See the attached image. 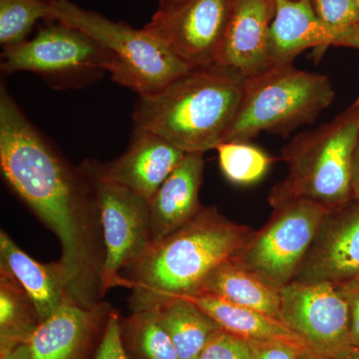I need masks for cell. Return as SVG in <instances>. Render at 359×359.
Segmentation results:
<instances>
[{
    "mask_svg": "<svg viewBox=\"0 0 359 359\" xmlns=\"http://www.w3.org/2000/svg\"><path fill=\"white\" fill-rule=\"evenodd\" d=\"M0 166L6 183L58 238L59 261L75 304L98 308L105 259L102 226L93 187L30 122L0 139Z\"/></svg>",
    "mask_w": 359,
    "mask_h": 359,
    "instance_id": "obj_1",
    "label": "cell"
},
{
    "mask_svg": "<svg viewBox=\"0 0 359 359\" xmlns=\"http://www.w3.org/2000/svg\"><path fill=\"white\" fill-rule=\"evenodd\" d=\"M255 231L226 218L216 207L201 208L192 219L162 240L120 276L132 290L133 313L156 309L168 299L199 294L205 276L249 244Z\"/></svg>",
    "mask_w": 359,
    "mask_h": 359,
    "instance_id": "obj_2",
    "label": "cell"
},
{
    "mask_svg": "<svg viewBox=\"0 0 359 359\" xmlns=\"http://www.w3.org/2000/svg\"><path fill=\"white\" fill-rule=\"evenodd\" d=\"M244 81V75L229 66L193 68L157 93L140 96L134 127L159 135L186 154H205L223 142Z\"/></svg>",
    "mask_w": 359,
    "mask_h": 359,
    "instance_id": "obj_3",
    "label": "cell"
},
{
    "mask_svg": "<svg viewBox=\"0 0 359 359\" xmlns=\"http://www.w3.org/2000/svg\"><path fill=\"white\" fill-rule=\"evenodd\" d=\"M359 140V98L334 119L297 135L282 150L287 175L271 189V207L295 199L334 210L353 200V161Z\"/></svg>",
    "mask_w": 359,
    "mask_h": 359,
    "instance_id": "obj_4",
    "label": "cell"
},
{
    "mask_svg": "<svg viewBox=\"0 0 359 359\" xmlns=\"http://www.w3.org/2000/svg\"><path fill=\"white\" fill-rule=\"evenodd\" d=\"M335 91L325 75L275 65L245 77L242 99L223 142H250L262 132L287 136L311 124L334 102Z\"/></svg>",
    "mask_w": 359,
    "mask_h": 359,
    "instance_id": "obj_5",
    "label": "cell"
},
{
    "mask_svg": "<svg viewBox=\"0 0 359 359\" xmlns=\"http://www.w3.org/2000/svg\"><path fill=\"white\" fill-rule=\"evenodd\" d=\"M49 15L93 39L109 58L112 79L139 96L157 93L192 69L145 27L108 20L69 0H49Z\"/></svg>",
    "mask_w": 359,
    "mask_h": 359,
    "instance_id": "obj_6",
    "label": "cell"
},
{
    "mask_svg": "<svg viewBox=\"0 0 359 359\" xmlns=\"http://www.w3.org/2000/svg\"><path fill=\"white\" fill-rule=\"evenodd\" d=\"M95 193L102 226L105 259L101 273L103 294L117 285L122 269L128 268L152 244L149 202L105 176L98 161L80 166Z\"/></svg>",
    "mask_w": 359,
    "mask_h": 359,
    "instance_id": "obj_7",
    "label": "cell"
},
{
    "mask_svg": "<svg viewBox=\"0 0 359 359\" xmlns=\"http://www.w3.org/2000/svg\"><path fill=\"white\" fill-rule=\"evenodd\" d=\"M268 223L255 231L238 255L241 261L278 289L294 280L330 210L304 199L273 205Z\"/></svg>",
    "mask_w": 359,
    "mask_h": 359,
    "instance_id": "obj_8",
    "label": "cell"
},
{
    "mask_svg": "<svg viewBox=\"0 0 359 359\" xmlns=\"http://www.w3.org/2000/svg\"><path fill=\"white\" fill-rule=\"evenodd\" d=\"M230 11V0L161 1L145 28L189 67H205L218 63Z\"/></svg>",
    "mask_w": 359,
    "mask_h": 359,
    "instance_id": "obj_9",
    "label": "cell"
},
{
    "mask_svg": "<svg viewBox=\"0 0 359 359\" xmlns=\"http://www.w3.org/2000/svg\"><path fill=\"white\" fill-rule=\"evenodd\" d=\"M282 321L316 354L351 346L348 301L339 283L292 280L280 289Z\"/></svg>",
    "mask_w": 359,
    "mask_h": 359,
    "instance_id": "obj_10",
    "label": "cell"
},
{
    "mask_svg": "<svg viewBox=\"0 0 359 359\" xmlns=\"http://www.w3.org/2000/svg\"><path fill=\"white\" fill-rule=\"evenodd\" d=\"M56 22L41 28L32 39L4 48L2 72L29 71L62 77L109 71V58L93 39L76 28Z\"/></svg>",
    "mask_w": 359,
    "mask_h": 359,
    "instance_id": "obj_11",
    "label": "cell"
},
{
    "mask_svg": "<svg viewBox=\"0 0 359 359\" xmlns=\"http://www.w3.org/2000/svg\"><path fill=\"white\" fill-rule=\"evenodd\" d=\"M359 278V199L323 217L294 280L344 283Z\"/></svg>",
    "mask_w": 359,
    "mask_h": 359,
    "instance_id": "obj_12",
    "label": "cell"
},
{
    "mask_svg": "<svg viewBox=\"0 0 359 359\" xmlns=\"http://www.w3.org/2000/svg\"><path fill=\"white\" fill-rule=\"evenodd\" d=\"M230 18L217 65L233 68L245 77L254 76L271 67L269 35L276 0H230Z\"/></svg>",
    "mask_w": 359,
    "mask_h": 359,
    "instance_id": "obj_13",
    "label": "cell"
},
{
    "mask_svg": "<svg viewBox=\"0 0 359 359\" xmlns=\"http://www.w3.org/2000/svg\"><path fill=\"white\" fill-rule=\"evenodd\" d=\"M185 154L159 135L134 127L126 152L98 166L107 178L149 202Z\"/></svg>",
    "mask_w": 359,
    "mask_h": 359,
    "instance_id": "obj_14",
    "label": "cell"
},
{
    "mask_svg": "<svg viewBox=\"0 0 359 359\" xmlns=\"http://www.w3.org/2000/svg\"><path fill=\"white\" fill-rule=\"evenodd\" d=\"M204 153H187L149 201L152 243L183 226L200 211Z\"/></svg>",
    "mask_w": 359,
    "mask_h": 359,
    "instance_id": "obj_15",
    "label": "cell"
},
{
    "mask_svg": "<svg viewBox=\"0 0 359 359\" xmlns=\"http://www.w3.org/2000/svg\"><path fill=\"white\" fill-rule=\"evenodd\" d=\"M334 44V34L318 20L309 0H276L269 35L271 66L292 65L302 52Z\"/></svg>",
    "mask_w": 359,
    "mask_h": 359,
    "instance_id": "obj_16",
    "label": "cell"
},
{
    "mask_svg": "<svg viewBox=\"0 0 359 359\" xmlns=\"http://www.w3.org/2000/svg\"><path fill=\"white\" fill-rule=\"evenodd\" d=\"M100 318L99 306L86 309L73 302L62 304L30 337L33 359H84Z\"/></svg>",
    "mask_w": 359,
    "mask_h": 359,
    "instance_id": "obj_17",
    "label": "cell"
},
{
    "mask_svg": "<svg viewBox=\"0 0 359 359\" xmlns=\"http://www.w3.org/2000/svg\"><path fill=\"white\" fill-rule=\"evenodd\" d=\"M0 259L29 295L40 321L48 318L66 302H73L60 263H39L23 252L4 231L0 233Z\"/></svg>",
    "mask_w": 359,
    "mask_h": 359,
    "instance_id": "obj_18",
    "label": "cell"
},
{
    "mask_svg": "<svg viewBox=\"0 0 359 359\" xmlns=\"http://www.w3.org/2000/svg\"><path fill=\"white\" fill-rule=\"evenodd\" d=\"M199 294L214 295L282 320L280 289L243 263L238 255L210 271Z\"/></svg>",
    "mask_w": 359,
    "mask_h": 359,
    "instance_id": "obj_19",
    "label": "cell"
},
{
    "mask_svg": "<svg viewBox=\"0 0 359 359\" xmlns=\"http://www.w3.org/2000/svg\"><path fill=\"white\" fill-rule=\"evenodd\" d=\"M219 327L254 342L280 341L295 344L309 349L306 342L290 330L282 320L273 316L255 311V309L237 306L207 294H199L190 297Z\"/></svg>",
    "mask_w": 359,
    "mask_h": 359,
    "instance_id": "obj_20",
    "label": "cell"
},
{
    "mask_svg": "<svg viewBox=\"0 0 359 359\" xmlns=\"http://www.w3.org/2000/svg\"><path fill=\"white\" fill-rule=\"evenodd\" d=\"M179 359H198L219 325L192 301L168 299L156 308Z\"/></svg>",
    "mask_w": 359,
    "mask_h": 359,
    "instance_id": "obj_21",
    "label": "cell"
},
{
    "mask_svg": "<svg viewBox=\"0 0 359 359\" xmlns=\"http://www.w3.org/2000/svg\"><path fill=\"white\" fill-rule=\"evenodd\" d=\"M39 313L18 278L0 264V353L29 341L39 327Z\"/></svg>",
    "mask_w": 359,
    "mask_h": 359,
    "instance_id": "obj_22",
    "label": "cell"
},
{
    "mask_svg": "<svg viewBox=\"0 0 359 359\" xmlns=\"http://www.w3.org/2000/svg\"><path fill=\"white\" fill-rule=\"evenodd\" d=\"M215 150L218 153L222 173L238 186L261 181L275 162V158L250 142H222Z\"/></svg>",
    "mask_w": 359,
    "mask_h": 359,
    "instance_id": "obj_23",
    "label": "cell"
},
{
    "mask_svg": "<svg viewBox=\"0 0 359 359\" xmlns=\"http://www.w3.org/2000/svg\"><path fill=\"white\" fill-rule=\"evenodd\" d=\"M125 335L137 359H179L156 309L133 313L125 325Z\"/></svg>",
    "mask_w": 359,
    "mask_h": 359,
    "instance_id": "obj_24",
    "label": "cell"
},
{
    "mask_svg": "<svg viewBox=\"0 0 359 359\" xmlns=\"http://www.w3.org/2000/svg\"><path fill=\"white\" fill-rule=\"evenodd\" d=\"M39 20H50L49 0H0V43L13 46L27 39Z\"/></svg>",
    "mask_w": 359,
    "mask_h": 359,
    "instance_id": "obj_25",
    "label": "cell"
},
{
    "mask_svg": "<svg viewBox=\"0 0 359 359\" xmlns=\"http://www.w3.org/2000/svg\"><path fill=\"white\" fill-rule=\"evenodd\" d=\"M314 13L337 40L359 23L358 0H309Z\"/></svg>",
    "mask_w": 359,
    "mask_h": 359,
    "instance_id": "obj_26",
    "label": "cell"
},
{
    "mask_svg": "<svg viewBox=\"0 0 359 359\" xmlns=\"http://www.w3.org/2000/svg\"><path fill=\"white\" fill-rule=\"evenodd\" d=\"M198 359H257L250 340L219 328L205 344Z\"/></svg>",
    "mask_w": 359,
    "mask_h": 359,
    "instance_id": "obj_27",
    "label": "cell"
},
{
    "mask_svg": "<svg viewBox=\"0 0 359 359\" xmlns=\"http://www.w3.org/2000/svg\"><path fill=\"white\" fill-rule=\"evenodd\" d=\"M95 359H129L124 348L122 325L117 314L112 313L108 318Z\"/></svg>",
    "mask_w": 359,
    "mask_h": 359,
    "instance_id": "obj_28",
    "label": "cell"
},
{
    "mask_svg": "<svg viewBox=\"0 0 359 359\" xmlns=\"http://www.w3.org/2000/svg\"><path fill=\"white\" fill-rule=\"evenodd\" d=\"M257 359H297L309 349L287 342H254Z\"/></svg>",
    "mask_w": 359,
    "mask_h": 359,
    "instance_id": "obj_29",
    "label": "cell"
},
{
    "mask_svg": "<svg viewBox=\"0 0 359 359\" xmlns=\"http://www.w3.org/2000/svg\"><path fill=\"white\" fill-rule=\"evenodd\" d=\"M339 285L348 301L351 346L359 347V278Z\"/></svg>",
    "mask_w": 359,
    "mask_h": 359,
    "instance_id": "obj_30",
    "label": "cell"
},
{
    "mask_svg": "<svg viewBox=\"0 0 359 359\" xmlns=\"http://www.w3.org/2000/svg\"><path fill=\"white\" fill-rule=\"evenodd\" d=\"M0 359H33V356L28 342H23L0 353Z\"/></svg>",
    "mask_w": 359,
    "mask_h": 359,
    "instance_id": "obj_31",
    "label": "cell"
},
{
    "mask_svg": "<svg viewBox=\"0 0 359 359\" xmlns=\"http://www.w3.org/2000/svg\"><path fill=\"white\" fill-rule=\"evenodd\" d=\"M311 353L313 359H359V347L349 346L330 354Z\"/></svg>",
    "mask_w": 359,
    "mask_h": 359,
    "instance_id": "obj_32",
    "label": "cell"
},
{
    "mask_svg": "<svg viewBox=\"0 0 359 359\" xmlns=\"http://www.w3.org/2000/svg\"><path fill=\"white\" fill-rule=\"evenodd\" d=\"M353 198L359 199V140L353 161Z\"/></svg>",
    "mask_w": 359,
    "mask_h": 359,
    "instance_id": "obj_33",
    "label": "cell"
},
{
    "mask_svg": "<svg viewBox=\"0 0 359 359\" xmlns=\"http://www.w3.org/2000/svg\"><path fill=\"white\" fill-rule=\"evenodd\" d=\"M297 359H313V355H311V351H304V353L299 354V358Z\"/></svg>",
    "mask_w": 359,
    "mask_h": 359,
    "instance_id": "obj_34",
    "label": "cell"
},
{
    "mask_svg": "<svg viewBox=\"0 0 359 359\" xmlns=\"http://www.w3.org/2000/svg\"><path fill=\"white\" fill-rule=\"evenodd\" d=\"M163 2H167V4H178V2L183 1V0H161Z\"/></svg>",
    "mask_w": 359,
    "mask_h": 359,
    "instance_id": "obj_35",
    "label": "cell"
},
{
    "mask_svg": "<svg viewBox=\"0 0 359 359\" xmlns=\"http://www.w3.org/2000/svg\"><path fill=\"white\" fill-rule=\"evenodd\" d=\"M358 6H359V0H358Z\"/></svg>",
    "mask_w": 359,
    "mask_h": 359,
    "instance_id": "obj_36",
    "label": "cell"
}]
</instances>
